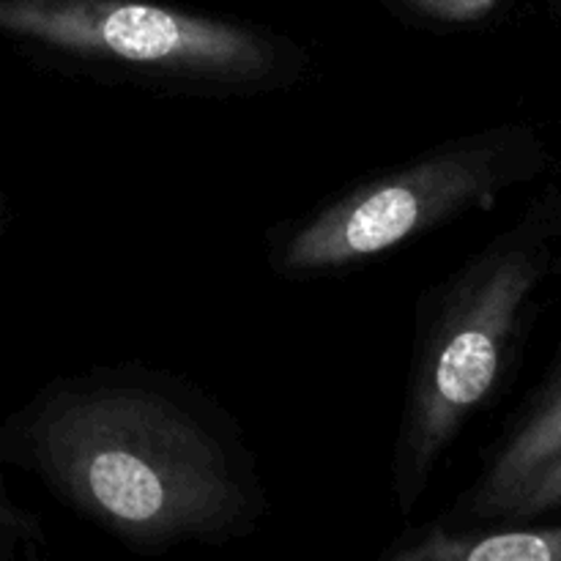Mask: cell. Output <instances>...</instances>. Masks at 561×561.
Here are the masks:
<instances>
[{
	"label": "cell",
	"mask_w": 561,
	"mask_h": 561,
	"mask_svg": "<svg viewBox=\"0 0 561 561\" xmlns=\"http://www.w3.org/2000/svg\"><path fill=\"white\" fill-rule=\"evenodd\" d=\"M546 266L537 230L520 225L420 299L389 466V488L403 515L422 502L463 427L496 392Z\"/></svg>",
	"instance_id": "7a4b0ae2"
},
{
	"label": "cell",
	"mask_w": 561,
	"mask_h": 561,
	"mask_svg": "<svg viewBox=\"0 0 561 561\" xmlns=\"http://www.w3.org/2000/svg\"><path fill=\"white\" fill-rule=\"evenodd\" d=\"M5 217H9V214H5V197H3V192H0V239H3Z\"/></svg>",
	"instance_id": "9c48e42d"
},
{
	"label": "cell",
	"mask_w": 561,
	"mask_h": 561,
	"mask_svg": "<svg viewBox=\"0 0 561 561\" xmlns=\"http://www.w3.org/2000/svg\"><path fill=\"white\" fill-rule=\"evenodd\" d=\"M561 510V458L553 460L535 482L524 491L507 518L502 524H520V520L540 518V515ZM499 526V524H496Z\"/></svg>",
	"instance_id": "ba28073f"
},
{
	"label": "cell",
	"mask_w": 561,
	"mask_h": 561,
	"mask_svg": "<svg viewBox=\"0 0 561 561\" xmlns=\"http://www.w3.org/2000/svg\"><path fill=\"white\" fill-rule=\"evenodd\" d=\"M557 458H561V365L510 427L480 480L433 524L444 529L502 524L526 488Z\"/></svg>",
	"instance_id": "5b68a950"
},
{
	"label": "cell",
	"mask_w": 561,
	"mask_h": 561,
	"mask_svg": "<svg viewBox=\"0 0 561 561\" xmlns=\"http://www.w3.org/2000/svg\"><path fill=\"white\" fill-rule=\"evenodd\" d=\"M0 458L146 557L244 540L268 513L228 411L142 365L91 367L38 389L0 425Z\"/></svg>",
	"instance_id": "6da1fadb"
},
{
	"label": "cell",
	"mask_w": 561,
	"mask_h": 561,
	"mask_svg": "<svg viewBox=\"0 0 561 561\" xmlns=\"http://www.w3.org/2000/svg\"><path fill=\"white\" fill-rule=\"evenodd\" d=\"M398 3L433 25H477L496 14L502 0H398Z\"/></svg>",
	"instance_id": "52a82bcc"
},
{
	"label": "cell",
	"mask_w": 561,
	"mask_h": 561,
	"mask_svg": "<svg viewBox=\"0 0 561 561\" xmlns=\"http://www.w3.org/2000/svg\"><path fill=\"white\" fill-rule=\"evenodd\" d=\"M0 36L64 69L192 96L277 91L307 66L277 33L153 0H0Z\"/></svg>",
	"instance_id": "3957f363"
},
{
	"label": "cell",
	"mask_w": 561,
	"mask_h": 561,
	"mask_svg": "<svg viewBox=\"0 0 561 561\" xmlns=\"http://www.w3.org/2000/svg\"><path fill=\"white\" fill-rule=\"evenodd\" d=\"M537 168L520 129L447 140L411 162L348 186L268 236V266L283 279L332 277L485 208Z\"/></svg>",
	"instance_id": "277c9868"
},
{
	"label": "cell",
	"mask_w": 561,
	"mask_h": 561,
	"mask_svg": "<svg viewBox=\"0 0 561 561\" xmlns=\"http://www.w3.org/2000/svg\"><path fill=\"white\" fill-rule=\"evenodd\" d=\"M383 561H561V526L499 524L444 529L425 524L398 537Z\"/></svg>",
	"instance_id": "8992f818"
}]
</instances>
